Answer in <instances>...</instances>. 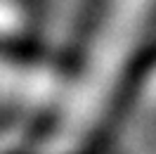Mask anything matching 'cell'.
Returning a JSON list of instances; mask_svg holds the SVG:
<instances>
[{
	"instance_id": "cell-1",
	"label": "cell",
	"mask_w": 156,
	"mask_h": 154,
	"mask_svg": "<svg viewBox=\"0 0 156 154\" xmlns=\"http://www.w3.org/2000/svg\"><path fill=\"white\" fill-rule=\"evenodd\" d=\"M149 90H151V95L156 97V76H154V81H151V83H149Z\"/></svg>"
}]
</instances>
